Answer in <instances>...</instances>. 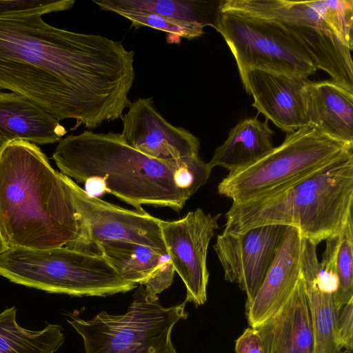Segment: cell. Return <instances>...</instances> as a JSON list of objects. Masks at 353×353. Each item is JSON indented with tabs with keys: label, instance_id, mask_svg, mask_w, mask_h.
I'll return each mask as SVG.
<instances>
[{
	"label": "cell",
	"instance_id": "cell-1",
	"mask_svg": "<svg viewBox=\"0 0 353 353\" xmlns=\"http://www.w3.org/2000/svg\"><path fill=\"white\" fill-rule=\"evenodd\" d=\"M74 0H0V89L39 105L59 121L94 129L121 119L131 102L134 51L101 34L46 23Z\"/></svg>",
	"mask_w": 353,
	"mask_h": 353
},
{
	"label": "cell",
	"instance_id": "cell-2",
	"mask_svg": "<svg viewBox=\"0 0 353 353\" xmlns=\"http://www.w3.org/2000/svg\"><path fill=\"white\" fill-rule=\"evenodd\" d=\"M52 158L61 173L84 184L90 196L108 192L138 211L151 205L179 212L207 183L212 170L199 156L151 158L112 132L69 134L59 141Z\"/></svg>",
	"mask_w": 353,
	"mask_h": 353
},
{
	"label": "cell",
	"instance_id": "cell-3",
	"mask_svg": "<svg viewBox=\"0 0 353 353\" xmlns=\"http://www.w3.org/2000/svg\"><path fill=\"white\" fill-rule=\"evenodd\" d=\"M0 232L8 248L32 250L62 247L81 234L63 174L26 141L8 143L0 153Z\"/></svg>",
	"mask_w": 353,
	"mask_h": 353
},
{
	"label": "cell",
	"instance_id": "cell-4",
	"mask_svg": "<svg viewBox=\"0 0 353 353\" xmlns=\"http://www.w3.org/2000/svg\"><path fill=\"white\" fill-rule=\"evenodd\" d=\"M353 207V148L307 177L274 192L232 203L223 232L265 225L296 228L317 245L338 234Z\"/></svg>",
	"mask_w": 353,
	"mask_h": 353
},
{
	"label": "cell",
	"instance_id": "cell-5",
	"mask_svg": "<svg viewBox=\"0 0 353 353\" xmlns=\"http://www.w3.org/2000/svg\"><path fill=\"white\" fill-rule=\"evenodd\" d=\"M0 275L28 288L75 296H105L137 285L123 280L103 256L66 246L10 248L0 254Z\"/></svg>",
	"mask_w": 353,
	"mask_h": 353
},
{
	"label": "cell",
	"instance_id": "cell-6",
	"mask_svg": "<svg viewBox=\"0 0 353 353\" xmlns=\"http://www.w3.org/2000/svg\"><path fill=\"white\" fill-rule=\"evenodd\" d=\"M353 145L334 140L310 123L287 133L283 143L255 163L230 172L218 193L241 203L274 192L329 164Z\"/></svg>",
	"mask_w": 353,
	"mask_h": 353
},
{
	"label": "cell",
	"instance_id": "cell-7",
	"mask_svg": "<svg viewBox=\"0 0 353 353\" xmlns=\"http://www.w3.org/2000/svg\"><path fill=\"white\" fill-rule=\"evenodd\" d=\"M186 303L164 307L141 287L125 314L102 311L89 320L68 314L67 321L81 336L85 353H177L171 334L188 317Z\"/></svg>",
	"mask_w": 353,
	"mask_h": 353
},
{
	"label": "cell",
	"instance_id": "cell-8",
	"mask_svg": "<svg viewBox=\"0 0 353 353\" xmlns=\"http://www.w3.org/2000/svg\"><path fill=\"white\" fill-rule=\"evenodd\" d=\"M220 10L275 22L294 38L317 69L353 93L352 50L326 25L310 1L221 0Z\"/></svg>",
	"mask_w": 353,
	"mask_h": 353
},
{
	"label": "cell",
	"instance_id": "cell-9",
	"mask_svg": "<svg viewBox=\"0 0 353 353\" xmlns=\"http://www.w3.org/2000/svg\"><path fill=\"white\" fill-rule=\"evenodd\" d=\"M215 30L233 54L240 76L258 69L307 79L317 70L294 38L269 19L221 11Z\"/></svg>",
	"mask_w": 353,
	"mask_h": 353
},
{
	"label": "cell",
	"instance_id": "cell-10",
	"mask_svg": "<svg viewBox=\"0 0 353 353\" xmlns=\"http://www.w3.org/2000/svg\"><path fill=\"white\" fill-rule=\"evenodd\" d=\"M81 221L79 237L66 243L70 249L94 254L96 246L110 241H128L168 254L160 223L145 210H131L92 196L63 174Z\"/></svg>",
	"mask_w": 353,
	"mask_h": 353
},
{
	"label": "cell",
	"instance_id": "cell-11",
	"mask_svg": "<svg viewBox=\"0 0 353 353\" xmlns=\"http://www.w3.org/2000/svg\"><path fill=\"white\" fill-rule=\"evenodd\" d=\"M221 215L197 208L179 220L160 223L167 253L186 288L185 301L196 305L207 300V252Z\"/></svg>",
	"mask_w": 353,
	"mask_h": 353
},
{
	"label": "cell",
	"instance_id": "cell-12",
	"mask_svg": "<svg viewBox=\"0 0 353 353\" xmlns=\"http://www.w3.org/2000/svg\"><path fill=\"white\" fill-rule=\"evenodd\" d=\"M285 226L265 225L239 233L222 232L213 248L222 265L224 279L236 283L249 305L261 286Z\"/></svg>",
	"mask_w": 353,
	"mask_h": 353
},
{
	"label": "cell",
	"instance_id": "cell-13",
	"mask_svg": "<svg viewBox=\"0 0 353 353\" xmlns=\"http://www.w3.org/2000/svg\"><path fill=\"white\" fill-rule=\"evenodd\" d=\"M121 119L122 139L146 156L160 160L199 156L198 138L165 120L156 110L150 97L131 102L128 111Z\"/></svg>",
	"mask_w": 353,
	"mask_h": 353
},
{
	"label": "cell",
	"instance_id": "cell-14",
	"mask_svg": "<svg viewBox=\"0 0 353 353\" xmlns=\"http://www.w3.org/2000/svg\"><path fill=\"white\" fill-rule=\"evenodd\" d=\"M252 104L266 120L290 133L308 124L306 78L252 69L240 76Z\"/></svg>",
	"mask_w": 353,
	"mask_h": 353
},
{
	"label": "cell",
	"instance_id": "cell-15",
	"mask_svg": "<svg viewBox=\"0 0 353 353\" xmlns=\"http://www.w3.org/2000/svg\"><path fill=\"white\" fill-rule=\"evenodd\" d=\"M303 239L296 228L285 226L265 278L245 307L250 327H256L274 315L292 294L300 277Z\"/></svg>",
	"mask_w": 353,
	"mask_h": 353
},
{
	"label": "cell",
	"instance_id": "cell-16",
	"mask_svg": "<svg viewBox=\"0 0 353 353\" xmlns=\"http://www.w3.org/2000/svg\"><path fill=\"white\" fill-rule=\"evenodd\" d=\"M266 353H314L310 308L301 277L289 299L272 316L256 327Z\"/></svg>",
	"mask_w": 353,
	"mask_h": 353
},
{
	"label": "cell",
	"instance_id": "cell-17",
	"mask_svg": "<svg viewBox=\"0 0 353 353\" xmlns=\"http://www.w3.org/2000/svg\"><path fill=\"white\" fill-rule=\"evenodd\" d=\"M66 132L59 121L39 105L20 94L0 91V137L6 144L53 143Z\"/></svg>",
	"mask_w": 353,
	"mask_h": 353
},
{
	"label": "cell",
	"instance_id": "cell-18",
	"mask_svg": "<svg viewBox=\"0 0 353 353\" xmlns=\"http://www.w3.org/2000/svg\"><path fill=\"white\" fill-rule=\"evenodd\" d=\"M316 246L303 238L300 263L301 277L307 299L314 334V353H341L342 349L336 339L338 314L333 303L334 292L318 280L319 261Z\"/></svg>",
	"mask_w": 353,
	"mask_h": 353
},
{
	"label": "cell",
	"instance_id": "cell-19",
	"mask_svg": "<svg viewBox=\"0 0 353 353\" xmlns=\"http://www.w3.org/2000/svg\"><path fill=\"white\" fill-rule=\"evenodd\" d=\"M306 94L308 123L334 140L353 145V93L325 80L309 81Z\"/></svg>",
	"mask_w": 353,
	"mask_h": 353
},
{
	"label": "cell",
	"instance_id": "cell-20",
	"mask_svg": "<svg viewBox=\"0 0 353 353\" xmlns=\"http://www.w3.org/2000/svg\"><path fill=\"white\" fill-rule=\"evenodd\" d=\"M273 134L267 120L262 122L256 117L245 119L230 130L208 164L212 168L220 166L229 172L248 166L274 148Z\"/></svg>",
	"mask_w": 353,
	"mask_h": 353
},
{
	"label": "cell",
	"instance_id": "cell-21",
	"mask_svg": "<svg viewBox=\"0 0 353 353\" xmlns=\"http://www.w3.org/2000/svg\"><path fill=\"white\" fill-rule=\"evenodd\" d=\"M17 308L0 312V353H56L65 341L62 327L48 324L39 330L22 327L17 319Z\"/></svg>",
	"mask_w": 353,
	"mask_h": 353
},
{
	"label": "cell",
	"instance_id": "cell-22",
	"mask_svg": "<svg viewBox=\"0 0 353 353\" xmlns=\"http://www.w3.org/2000/svg\"><path fill=\"white\" fill-rule=\"evenodd\" d=\"M94 254L103 256L123 280L141 285L166 254L138 243L110 241L99 243Z\"/></svg>",
	"mask_w": 353,
	"mask_h": 353
},
{
	"label": "cell",
	"instance_id": "cell-23",
	"mask_svg": "<svg viewBox=\"0 0 353 353\" xmlns=\"http://www.w3.org/2000/svg\"><path fill=\"white\" fill-rule=\"evenodd\" d=\"M99 7L112 6L148 12L203 26L216 27L220 1L93 0Z\"/></svg>",
	"mask_w": 353,
	"mask_h": 353
},
{
	"label": "cell",
	"instance_id": "cell-24",
	"mask_svg": "<svg viewBox=\"0 0 353 353\" xmlns=\"http://www.w3.org/2000/svg\"><path fill=\"white\" fill-rule=\"evenodd\" d=\"M99 8L128 19L136 28L141 26L150 27L188 39L200 37L204 33L203 27L200 25L154 13L107 6H101Z\"/></svg>",
	"mask_w": 353,
	"mask_h": 353
},
{
	"label": "cell",
	"instance_id": "cell-25",
	"mask_svg": "<svg viewBox=\"0 0 353 353\" xmlns=\"http://www.w3.org/2000/svg\"><path fill=\"white\" fill-rule=\"evenodd\" d=\"M340 241L336 254L339 288L333 296L336 313L353 299V221L350 214L339 232Z\"/></svg>",
	"mask_w": 353,
	"mask_h": 353
},
{
	"label": "cell",
	"instance_id": "cell-26",
	"mask_svg": "<svg viewBox=\"0 0 353 353\" xmlns=\"http://www.w3.org/2000/svg\"><path fill=\"white\" fill-rule=\"evenodd\" d=\"M310 3L343 43L352 50L353 0H319Z\"/></svg>",
	"mask_w": 353,
	"mask_h": 353
},
{
	"label": "cell",
	"instance_id": "cell-27",
	"mask_svg": "<svg viewBox=\"0 0 353 353\" xmlns=\"http://www.w3.org/2000/svg\"><path fill=\"white\" fill-rule=\"evenodd\" d=\"M175 270L168 254L151 275L141 284L150 300L158 301V294L168 288L174 281Z\"/></svg>",
	"mask_w": 353,
	"mask_h": 353
},
{
	"label": "cell",
	"instance_id": "cell-28",
	"mask_svg": "<svg viewBox=\"0 0 353 353\" xmlns=\"http://www.w3.org/2000/svg\"><path fill=\"white\" fill-rule=\"evenodd\" d=\"M336 339L338 345L346 352L353 350V299L339 310L336 322Z\"/></svg>",
	"mask_w": 353,
	"mask_h": 353
},
{
	"label": "cell",
	"instance_id": "cell-29",
	"mask_svg": "<svg viewBox=\"0 0 353 353\" xmlns=\"http://www.w3.org/2000/svg\"><path fill=\"white\" fill-rule=\"evenodd\" d=\"M236 353H266L261 336L256 327H248L236 339Z\"/></svg>",
	"mask_w": 353,
	"mask_h": 353
},
{
	"label": "cell",
	"instance_id": "cell-30",
	"mask_svg": "<svg viewBox=\"0 0 353 353\" xmlns=\"http://www.w3.org/2000/svg\"><path fill=\"white\" fill-rule=\"evenodd\" d=\"M8 249V248L7 245L6 244L3 237L1 236V232H0V254L3 253Z\"/></svg>",
	"mask_w": 353,
	"mask_h": 353
},
{
	"label": "cell",
	"instance_id": "cell-31",
	"mask_svg": "<svg viewBox=\"0 0 353 353\" xmlns=\"http://www.w3.org/2000/svg\"><path fill=\"white\" fill-rule=\"evenodd\" d=\"M6 145H7V144L5 143V141L3 140V139L0 137V153Z\"/></svg>",
	"mask_w": 353,
	"mask_h": 353
},
{
	"label": "cell",
	"instance_id": "cell-32",
	"mask_svg": "<svg viewBox=\"0 0 353 353\" xmlns=\"http://www.w3.org/2000/svg\"><path fill=\"white\" fill-rule=\"evenodd\" d=\"M350 353H352V352H350Z\"/></svg>",
	"mask_w": 353,
	"mask_h": 353
}]
</instances>
